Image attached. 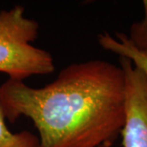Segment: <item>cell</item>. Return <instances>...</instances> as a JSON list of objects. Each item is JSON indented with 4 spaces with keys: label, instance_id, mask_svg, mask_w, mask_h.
Returning a JSON list of instances; mask_svg holds the SVG:
<instances>
[{
    "label": "cell",
    "instance_id": "obj_1",
    "mask_svg": "<svg viewBox=\"0 0 147 147\" xmlns=\"http://www.w3.org/2000/svg\"><path fill=\"white\" fill-rule=\"evenodd\" d=\"M0 96L6 119H31L40 147L113 146L126 121L125 73L106 61L72 64L42 88L8 79Z\"/></svg>",
    "mask_w": 147,
    "mask_h": 147
},
{
    "label": "cell",
    "instance_id": "obj_2",
    "mask_svg": "<svg viewBox=\"0 0 147 147\" xmlns=\"http://www.w3.org/2000/svg\"><path fill=\"white\" fill-rule=\"evenodd\" d=\"M38 34V22L26 16L22 6L0 11L1 73L21 81L33 75L53 73L52 55L32 44Z\"/></svg>",
    "mask_w": 147,
    "mask_h": 147
},
{
    "label": "cell",
    "instance_id": "obj_3",
    "mask_svg": "<svg viewBox=\"0 0 147 147\" xmlns=\"http://www.w3.org/2000/svg\"><path fill=\"white\" fill-rule=\"evenodd\" d=\"M126 77V121L121 131L123 147H147V78L130 60L119 57Z\"/></svg>",
    "mask_w": 147,
    "mask_h": 147
},
{
    "label": "cell",
    "instance_id": "obj_4",
    "mask_svg": "<svg viewBox=\"0 0 147 147\" xmlns=\"http://www.w3.org/2000/svg\"><path fill=\"white\" fill-rule=\"evenodd\" d=\"M98 42L106 51L130 60L133 65L140 69L147 78V47L143 49L135 47L123 33H117L115 38L108 33L100 34Z\"/></svg>",
    "mask_w": 147,
    "mask_h": 147
},
{
    "label": "cell",
    "instance_id": "obj_5",
    "mask_svg": "<svg viewBox=\"0 0 147 147\" xmlns=\"http://www.w3.org/2000/svg\"><path fill=\"white\" fill-rule=\"evenodd\" d=\"M0 147H40L38 137L28 131L14 133L6 124V117L0 96Z\"/></svg>",
    "mask_w": 147,
    "mask_h": 147
},
{
    "label": "cell",
    "instance_id": "obj_6",
    "mask_svg": "<svg viewBox=\"0 0 147 147\" xmlns=\"http://www.w3.org/2000/svg\"><path fill=\"white\" fill-rule=\"evenodd\" d=\"M145 16L141 21L132 24L130 29L129 41L135 47L143 49L147 47V0L143 1Z\"/></svg>",
    "mask_w": 147,
    "mask_h": 147
},
{
    "label": "cell",
    "instance_id": "obj_7",
    "mask_svg": "<svg viewBox=\"0 0 147 147\" xmlns=\"http://www.w3.org/2000/svg\"><path fill=\"white\" fill-rule=\"evenodd\" d=\"M99 147H112V145H110V144H104L102 146H100Z\"/></svg>",
    "mask_w": 147,
    "mask_h": 147
}]
</instances>
